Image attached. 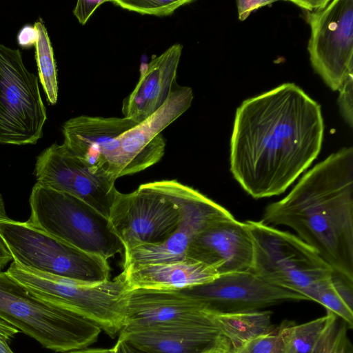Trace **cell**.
I'll return each instance as SVG.
<instances>
[{
  "label": "cell",
  "instance_id": "obj_21",
  "mask_svg": "<svg viewBox=\"0 0 353 353\" xmlns=\"http://www.w3.org/2000/svg\"><path fill=\"white\" fill-rule=\"evenodd\" d=\"M34 27L37 32V39L34 46L39 79L48 102L54 105L58 97V83L53 48L43 20L39 19L34 23Z\"/></svg>",
  "mask_w": 353,
  "mask_h": 353
},
{
  "label": "cell",
  "instance_id": "obj_25",
  "mask_svg": "<svg viewBox=\"0 0 353 353\" xmlns=\"http://www.w3.org/2000/svg\"><path fill=\"white\" fill-rule=\"evenodd\" d=\"M338 105L345 121L350 128L353 125V72L348 74L338 90Z\"/></svg>",
  "mask_w": 353,
  "mask_h": 353
},
{
  "label": "cell",
  "instance_id": "obj_4",
  "mask_svg": "<svg viewBox=\"0 0 353 353\" xmlns=\"http://www.w3.org/2000/svg\"><path fill=\"white\" fill-rule=\"evenodd\" d=\"M6 272L34 296L83 315L111 337L123 327L129 288L123 271L112 280L96 284L40 272L15 261Z\"/></svg>",
  "mask_w": 353,
  "mask_h": 353
},
{
  "label": "cell",
  "instance_id": "obj_33",
  "mask_svg": "<svg viewBox=\"0 0 353 353\" xmlns=\"http://www.w3.org/2000/svg\"><path fill=\"white\" fill-rule=\"evenodd\" d=\"M64 353H114V350L113 347L109 349H81Z\"/></svg>",
  "mask_w": 353,
  "mask_h": 353
},
{
  "label": "cell",
  "instance_id": "obj_18",
  "mask_svg": "<svg viewBox=\"0 0 353 353\" xmlns=\"http://www.w3.org/2000/svg\"><path fill=\"white\" fill-rule=\"evenodd\" d=\"M182 49L181 44H174L147 65L134 89L123 101L124 117L139 123L165 103L176 86Z\"/></svg>",
  "mask_w": 353,
  "mask_h": 353
},
{
  "label": "cell",
  "instance_id": "obj_36",
  "mask_svg": "<svg viewBox=\"0 0 353 353\" xmlns=\"http://www.w3.org/2000/svg\"><path fill=\"white\" fill-rule=\"evenodd\" d=\"M285 353V352H284Z\"/></svg>",
  "mask_w": 353,
  "mask_h": 353
},
{
  "label": "cell",
  "instance_id": "obj_11",
  "mask_svg": "<svg viewBox=\"0 0 353 353\" xmlns=\"http://www.w3.org/2000/svg\"><path fill=\"white\" fill-rule=\"evenodd\" d=\"M179 220L176 205L145 183L130 193L117 190L108 217L123 252L164 242L176 230Z\"/></svg>",
  "mask_w": 353,
  "mask_h": 353
},
{
  "label": "cell",
  "instance_id": "obj_35",
  "mask_svg": "<svg viewBox=\"0 0 353 353\" xmlns=\"http://www.w3.org/2000/svg\"><path fill=\"white\" fill-rule=\"evenodd\" d=\"M210 353H216V352H210Z\"/></svg>",
  "mask_w": 353,
  "mask_h": 353
},
{
  "label": "cell",
  "instance_id": "obj_27",
  "mask_svg": "<svg viewBox=\"0 0 353 353\" xmlns=\"http://www.w3.org/2000/svg\"><path fill=\"white\" fill-rule=\"evenodd\" d=\"M20 331L0 318V353H14L9 343Z\"/></svg>",
  "mask_w": 353,
  "mask_h": 353
},
{
  "label": "cell",
  "instance_id": "obj_32",
  "mask_svg": "<svg viewBox=\"0 0 353 353\" xmlns=\"http://www.w3.org/2000/svg\"><path fill=\"white\" fill-rule=\"evenodd\" d=\"M12 260V255L0 236V272Z\"/></svg>",
  "mask_w": 353,
  "mask_h": 353
},
{
  "label": "cell",
  "instance_id": "obj_24",
  "mask_svg": "<svg viewBox=\"0 0 353 353\" xmlns=\"http://www.w3.org/2000/svg\"><path fill=\"white\" fill-rule=\"evenodd\" d=\"M334 319L320 338L313 353H349L347 324Z\"/></svg>",
  "mask_w": 353,
  "mask_h": 353
},
{
  "label": "cell",
  "instance_id": "obj_10",
  "mask_svg": "<svg viewBox=\"0 0 353 353\" xmlns=\"http://www.w3.org/2000/svg\"><path fill=\"white\" fill-rule=\"evenodd\" d=\"M304 13L311 27V64L330 88L338 90L353 72V1L329 0Z\"/></svg>",
  "mask_w": 353,
  "mask_h": 353
},
{
  "label": "cell",
  "instance_id": "obj_1",
  "mask_svg": "<svg viewBox=\"0 0 353 353\" xmlns=\"http://www.w3.org/2000/svg\"><path fill=\"white\" fill-rule=\"evenodd\" d=\"M321 105L293 83L245 100L230 139V171L254 199L278 196L320 153Z\"/></svg>",
  "mask_w": 353,
  "mask_h": 353
},
{
  "label": "cell",
  "instance_id": "obj_2",
  "mask_svg": "<svg viewBox=\"0 0 353 353\" xmlns=\"http://www.w3.org/2000/svg\"><path fill=\"white\" fill-rule=\"evenodd\" d=\"M284 225L312 248L335 273L353 282V148L315 165L261 221Z\"/></svg>",
  "mask_w": 353,
  "mask_h": 353
},
{
  "label": "cell",
  "instance_id": "obj_22",
  "mask_svg": "<svg viewBox=\"0 0 353 353\" xmlns=\"http://www.w3.org/2000/svg\"><path fill=\"white\" fill-rule=\"evenodd\" d=\"M314 301L322 305L329 311L340 318L348 328L353 327V311L345 302L335 287L332 277L318 290Z\"/></svg>",
  "mask_w": 353,
  "mask_h": 353
},
{
  "label": "cell",
  "instance_id": "obj_8",
  "mask_svg": "<svg viewBox=\"0 0 353 353\" xmlns=\"http://www.w3.org/2000/svg\"><path fill=\"white\" fill-rule=\"evenodd\" d=\"M47 119L37 77L21 52L0 43V144H35Z\"/></svg>",
  "mask_w": 353,
  "mask_h": 353
},
{
  "label": "cell",
  "instance_id": "obj_28",
  "mask_svg": "<svg viewBox=\"0 0 353 353\" xmlns=\"http://www.w3.org/2000/svg\"><path fill=\"white\" fill-rule=\"evenodd\" d=\"M274 1H237V9L239 13V18L241 21L245 20L254 10L261 7L265 6L273 3Z\"/></svg>",
  "mask_w": 353,
  "mask_h": 353
},
{
  "label": "cell",
  "instance_id": "obj_26",
  "mask_svg": "<svg viewBox=\"0 0 353 353\" xmlns=\"http://www.w3.org/2000/svg\"><path fill=\"white\" fill-rule=\"evenodd\" d=\"M108 1L110 2V1L108 0H79L77 1L73 10V14L79 21V23L84 25L99 6Z\"/></svg>",
  "mask_w": 353,
  "mask_h": 353
},
{
  "label": "cell",
  "instance_id": "obj_12",
  "mask_svg": "<svg viewBox=\"0 0 353 353\" xmlns=\"http://www.w3.org/2000/svg\"><path fill=\"white\" fill-rule=\"evenodd\" d=\"M34 174L41 185L83 201L108 219L116 179L92 170L63 143H54L37 157Z\"/></svg>",
  "mask_w": 353,
  "mask_h": 353
},
{
  "label": "cell",
  "instance_id": "obj_9",
  "mask_svg": "<svg viewBox=\"0 0 353 353\" xmlns=\"http://www.w3.org/2000/svg\"><path fill=\"white\" fill-rule=\"evenodd\" d=\"M170 199L177 207L176 230L164 242L144 245L123 252V269L131 265L183 260L189 245L205 229L233 215L192 187L176 180L145 183Z\"/></svg>",
  "mask_w": 353,
  "mask_h": 353
},
{
  "label": "cell",
  "instance_id": "obj_17",
  "mask_svg": "<svg viewBox=\"0 0 353 353\" xmlns=\"http://www.w3.org/2000/svg\"><path fill=\"white\" fill-rule=\"evenodd\" d=\"M137 124L125 117L78 116L63 125V144L92 170L113 177L118 139Z\"/></svg>",
  "mask_w": 353,
  "mask_h": 353
},
{
  "label": "cell",
  "instance_id": "obj_31",
  "mask_svg": "<svg viewBox=\"0 0 353 353\" xmlns=\"http://www.w3.org/2000/svg\"><path fill=\"white\" fill-rule=\"evenodd\" d=\"M329 0L323 1H291L300 7L303 12H313L325 6Z\"/></svg>",
  "mask_w": 353,
  "mask_h": 353
},
{
  "label": "cell",
  "instance_id": "obj_14",
  "mask_svg": "<svg viewBox=\"0 0 353 353\" xmlns=\"http://www.w3.org/2000/svg\"><path fill=\"white\" fill-rule=\"evenodd\" d=\"M179 291L214 311L227 313L257 311L285 301H308L299 293L267 282L252 271L221 274L208 283Z\"/></svg>",
  "mask_w": 353,
  "mask_h": 353
},
{
  "label": "cell",
  "instance_id": "obj_6",
  "mask_svg": "<svg viewBox=\"0 0 353 353\" xmlns=\"http://www.w3.org/2000/svg\"><path fill=\"white\" fill-rule=\"evenodd\" d=\"M29 203L31 213L26 222L30 225L108 261L123 253L108 219L83 201L37 182Z\"/></svg>",
  "mask_w": 353,
  "mask_h": 353
},
{
  "label": "cell",
  "instance_id": "obj_16",
  "mask_svg": "<svg viewBox=\"0 0 353 353\" xmlns=\"http://www.w3.org/2000/svg\"><path fill=\"white\" fill-rule=\"evenodd\" d=\"M254 248L246 222L234 216L221 220L199 234L185 259L214 267L219 275L252 271Z\"/></svg>",
  "mask_w": 353,
  "mask_h": 353
},
{
  "label": "cell",
  "instance_id": "obj_29",
  "mask_svg": "<svg viewBox=\"0 0 353 353\" xmlns=\"http://www.w3.org/2000/svg\"><path fill=\"white\" fill-rule=\"evenodd\" d=\"M37 39V32L34 27L31 26L23 27L17 36L19 44L23 48L35 45Z\"/></svg>",
  "mask_w": 353,
  "mask_h": 353
},
{
  "label": "cell",
  "instance_id": "obj_13",
  "mask_svg": "<svg viewBox=\"0 0 353 353\" xmlns=\"http://www.w3.org/2000/svg\"><path fill=\"white\" fill-rule=\"evenodd\" d=\"M193 97L191 88L177 85L159 109L119 136L112 164L115 179L144 170L161 159L165 148L161 132L190 107Z\"/></svg>",
  "mask_w": 353,
  "mask_h": 353
},
{
  "label": "cell",
  "instance_id": "obj_30",
  "mask_svg": "<svg viewBox=\"0 0 353 353\" xmlns=\"http://www.w3.org/2000/svg\"><path fill=\"white\" fill-rule=\"evenodd\" d=\"M113 348L114 353H149L131 341L121 337H119Z\"/></svg>",
  "mask_w": 353,
  "mask_h": 353
},
{
  "label": "cell",
  "instance_id": "obj_15",
  "mask_svg": "<svg viewBox=\"0 0 353 353\" xmlns=\"http://www.w3.org/2000/svg\"><path fill=\"white\" fill-rule=\"evenodd\" d=\"M220 313L179 290L135 289L127 293L121 331L205 323Z\"/></svg>",
  "mask_w": 353,
  "mask_h": 353
},
{
  "label": "cell",
  "instance_id": "obj_34",
  "mask_svg": "<svg viewBox=\"0 0 353 353\" xmlns=\"http://www.w3.org/2000/svg\"><path fill=\"white\" fill-rule=\"evenodd\" d=\"M9 219L6 212L3 197L0 193V220H8Z\"/></svg>",
  "mask_w": 353,
  "mask_h": 353
},
{
  "label": "cell",
  "instance_id": "obj_5",
  "mask_svg": "<svg viewBox=\"0 0 353 353\" xmlns=\"http://www.w3.org/2000/svg\"><path fill=\"white\" fill-rule=\"evenodd\" d=\"M254 248L252 272L278 287L314 301L334 271L310 245L289 232L247 221Z\"/></svg>",
  "mask_w": 353,
  "mask_h": 353
},
{
  "label": "cell",
  "instance_id": "obj_7",
  "mask_svg": "<svg viewBox=\"0 0 353 353\" xmlns=\"http://www.w3.org/2000/svg\"><path fill=\"white\" fill-rule=\"evenodd\" d=\"M13 261L48 274L96 284L110 280L108 261L77 249L26 222L0 220Z\"/></svg>",
  "mask_w": 353,
  "mask_h": 353
},
{
  "label": "cell",
  "instance_id": "obj_19",
  "mask_svg": "<svg viewBox=\"0 0 353 353\" xmlns=\"http://www.w3.org/2000/svg\"><path fill=\"white\" fill-rule=\"evenodd\" d=\"M123 272L129 290H179L208 283L220 276L214 267L188 259L131 265Z\"/></svg>",
  "mask_w": 353,
  "mask_h": 353
},
{
  "label": "cell",
  "instance_id": "obj_23",
  "mask_svg": "<svg viewBox=\"0 0 353 353\" xmlns=\"http://www.w3.org/2000/svg\"><path fill=\"white\" fill-rule=\"evenodd\" d=\"M115 6L141 14L169 16L179 7L194 2L192 0H114Z\"/></svg>",
  "mask_w": 353,
  "mask_h": 353
},
{
  "label": "cell",
  "instance_id": "obj_20",
  "mask_svg": "<svg viewBox=\"0 0 353 353\" xmlns=\"http://www.w3.org/2000/svg\"><path fill=\"white\" fill-rule=\"evenodd\" d=\"M336 317L327 311L325 315L301 324L283 321L278 330L285 353H313L320 338Z\"/></svg>",
  "mask_w": 353,
  "mask_h": 353
},
{
  "label": "cell",
  "instance_id": "obj_3",
  "mask_svg": "<svg viewBox=\"0 0 353 353\" xmlns=\"http://www.w3.org/2000/svg\"><path fill=\"white\" fill-rule=\"evenodd\" d=\"M0 318L57 352L87 347L101 331L83 315L34 296L7 272H0Z\"/></svg>",
  "mask_w": 353,
  "mask_h": 353
}]
</instances>
